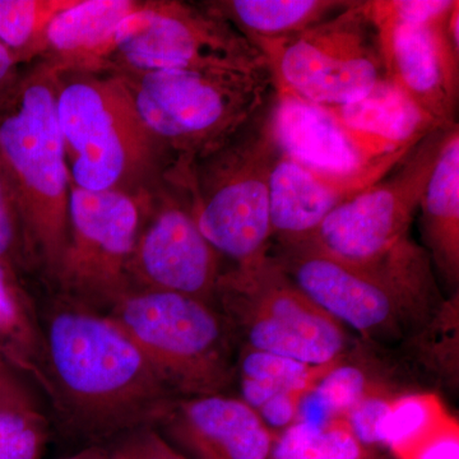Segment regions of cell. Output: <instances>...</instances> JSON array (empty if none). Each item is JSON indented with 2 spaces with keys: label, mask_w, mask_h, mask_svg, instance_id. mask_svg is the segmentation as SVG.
<instances>
[{
  "label": "cell",
  "mask_w": 459,
  "mask_h": 459,
  "mask_svg": "<svg viewBox=\"0 0 459 459\" xmlns=\"http://www.w3.org/2000/svg\"><path fill=\"white\" fill-rule=\"evenodd\" d=\"M56 111L77 188L141 195L171 168L123 83L108 72L59 69Z\"/></svg>",
  "instance_id": "obj_3"
},
{
  "label": "cell",
  "mask_w": 459,
  "mask_h": 459,
  "mask_svg": "<svg viewBox=\"0 0 459 459\" xmlns=\"http://www.w3.org/2000/svg\"><path fill=\"white\" fill-rule=\"evenodd\" d=\"M448 129L430 133L382 180L337 207L303 243L359 264H373L406 243Z\"/></svg>",
  "instance_id": "obj_12"
},
{
  "label": "cell",
  "mask_w": 459,
  "mask_h": 459,
  "mask_svg": "<svg viewBox=\"0 0 459 459\" xmlns=\"http://www.w3.org/2000/svg\"><path fill=\"white\" fill-rule=\"evenodd\" d=\"M188 459H270L274 435L241 398H183L157 427Z\"/></svg>",
  "instance_id": "obj_17"
},
{
  "label": "cell",
  "mask_w": 459,
  "mask_h": 459,
  "mask_svg": "<svg viewBox=\"0 0 459 459\" xmlns=\"http://www.w3.org/2000/svg\"><path fill=\"white\" fill-rule=\"evenodd\" d=\"M373 392L377 389L367 371L337 361L303 395L296 421L325 425L332 420L344 419L352 407Z\"/></svg>",
  "instance_id": "obj_25"
},
{
  "label": "cell",
  "mask_w": 459,
  "mask_h": 459,
  "mask_svg": "<svg viewBox=\"0 0 459 459\" xmlns=\"http://www.w3.org/2000/svg\"><path fill=\"white\" fill-rule=\"evenodd\" d=\"M267 62L204 3L141 0L117 29L102 71L256 72Z\"/></svg>",
  "instance_id": "obj_10"
},
{
  "label": "cell",
  "mask_w": 459,
  "mask_h": 459,
  "mask_svg": "<svg viewBox=\"0 0 459 459\" xmlns=\"http://www.w3.org/2000/svg\"><path fill=\"white\" fill-rule=\"evenodd\" d=\"M373 449L362 446L346 420L325 425L296 421L274 437L270 459H365Z\"/></svg>",
  "instance_id": "obj_24"
},
{
  "label": "cell",
  "mask_w": 459,
  "mask_h": 459,
  "mask_svg": "<svg viewBox=\"0 0 459 459\" xmlns=\"http://www.w3.org/2000/svg\"><path fill=\"white\" fill-rule=\"evenodd\" d=\"M283 273L320 309L365 336L400 328L434 294L424 250L395 253L374 264L344 261L309 243L270 247Z\"/></svg>",
  "instance_id": "obj_6"
},
{
  "label": "cell",
  "mask_w": 459,
  "mask_h": 459,
  "mask_svg": "<svg viewBox=\"0 0 459 459\" xmlns=\"http://www.w3.org/2000/svg\"><path fill=\"white\" fill-rule=\"evenodd\" d=\"M44 411L33 385L0 358V411Z\"/></svg>",
  "instance_id": "obj_33"
},
{
  "label": "cell",
  "mask_w": 459,
  "mask_h": 459,
  "mask_svg": "<svg viewBox=\"0 0 459 459\" xmlns=\"http://www.w3.org/2000/svg\"><path fill=\"white\" fill-rule=\"evenodd\" d=\"M446 27V35H448L452 47L459 53V2L449 12Z\"/></svg>",
  "instance_id": "obj_37"
},
{
  "label": "cell",
  "mask_w": 459,
  "mask_h": 459,
  "mask_svg": "<svg viewBox=\"0 0 459 459\" xmlns=\"http://www.w3.org/2000/svg\"><path fill=\"white\" fill-rule=\"evenodd\" d=\"M425 241L437 268L457 285L459 277V128L446 132L420 204Z\"/></svg>",
  "instance_id": "obj_19"
},
{
  "label": "cell",
  "mask_w": 459,
  "mask_h": 459,
  "mask_svg": "<svg viewBox=\"0 0 459 459\" xmlns=\"http://www.w3.org/2000/svg\"><path fill=\"white\" fill-rule=\"evenodd\" d=\"M272 100L212 152L165 174L186 193L205 240L235 265L261 261L272 247L270 179L280 155Z\"/></svg>",
  "instance_id": "obj_4"
},
{
  "label": "cell",
  "mask_w": 459,
  "mask_h": 459,
  "mask_svg": "<svg viewBox=\"0 0 459 459\" xmlns=\"http://www.w3.org/2000/svg\"><path fill=\"white\" fill-rule=\"evenodd\" d=\"M49 437L45 411H0V459H41Z\"/></svg>",
  "instance_id": "obj_28"
},
{
  "label": "cell",
  "mask_w": 459,
  "mask_h": 459,
  "mask_svg": "<svg viewBox=\"0 0 459 459\" xmlns=\"http://www.w3.org/2000/svg\"><path fill=\"white\" fill-rule=\"evenodd\" d=\"M105 446L110 459H188L157 427L137 429Z\"/></svg>",
  "instance_id": "obj_31"
},
{
  "label": "cell",
  "mask_w": 459,
  "mask_h": 459,
  "mask_svg": "<svg viewBox=\"0 0 459 459\" xmlns=\"http://www.w3.org/2000/svg\"><path fill=\"white\" fill-rule=\"evenodd\" d=\"M216 304L244 347L329 367L347 346L343 325L290 281L270 255L222 272Z\"/></svg>",
  "instance_id": "obj_8"
},
{
  "label": "cell",
  "mask_w": 459,
  "mask_h": 459,
  "mask_svg": "<svg viewBox=\"0 0 459 459\" xmlns=\"http://www.w3.org/2000/svg\"><path fill=\"white\" fill-rule=\"evenodd\" d=\"M448 14L422 25L377 29L386 80L446 129L457 124L459 95V53L446 35Z\"/></svg>",
  "instance_id": "obj_15"
},
{
  "label": "cell",
  "mask_w": 459,
  "mask_h": 459,
  "mask_svg": "<svg viewBox=\"0 0 459 459\" xmlns=\"http://www.w3.org/2000/svg\"><path fill=\"white\" fill-rule=\"evenodd\" d=\"M105 314L180 400L228 388L234 336L214 305L172 292L128 291Z\"/></svg>",
  "instance_id": "obj_7"
},
{
  "label": "cell",
  "mask_w": 459,
  "mask_h": 459,
  "mask_svg": "<svg viewBox=\"0 0 459 459\" xmlns=\"http://www.w3.org/2000/svg\"><path fill=\"white\" fill-rule=\"evenodd\" d=\"M220 255L199 231L188 197L164 179L146 193L126 276L129 291H164L216 304Z\"/></svg>",
  "instance_id": "obj_13"
},
{
  "label": "cell",
  "mask_w": 459,
  "mask_h": 459,
  "mask_svg": "<svg viewBox=\"0 0 459 459\" xmlns=\"http://www.w3.org/2000/svg\"><path fill=\"white\" fill-rule=\"evenodd\" d=\"M331 367H312L286 356L247 347H243L238 364V377L256 380L276 394L282 392L307 394Z\"/></svg>",
  "instance_id": "obj_27"
},
{
  "label": "cell",
  "mask_w": 459,
  "mask_h": 459,
  "mask_svg": "<svg viewBox=\"0 0 459 459\" xmlns=\"http://www.w3.org/2000/svg\"><path fill=\"white\" fill-rule=\"evenodd\" d=\"M271 126L282 155L329 174H353L401 151L412 150L347 128L327 108L276 90Z\"/></svg>",
  "instance_id": "obj_16"
},
{
  "label": "cell",
  "mask_w": 459,
  "mask_h": 459,
  "mask_svg": "<svg viewBox=\"0 0 459 459\" xmlns=\"http://www.w3.org/2000/svg\"><path fill=\"white\" fill-rule=\"evenodd\" d=\"M0 264L25 276L35 271L13 186L0 161Z\"/></svg>",
  "instance_id": "obj_29"
},
{
  "label": "cell",
  "mask_w": 459,
  "mask_h": 459,
  "mask_svg": "<svg viewBox=\"0 0 459 459\" xmlns=\"http://www.w3.org/2000/svg\"><path fill=\"white\" fill-rule=\"evenodd\" d=\"M21 68L22 66L18 65L12 54L0 44V98L16 81Z\"/></svg>",
  "instance_id": "obj_36"
},
{
  "label": "cell",
  "mask_w": 459,
  "mask_h": 459,
  "mask_svg": "<svg viewBox=\"0 0 459 459\" xmlns=\"http://www.w3.org/2000/svg\"><path fill=\"white\" fill-rule=\"evenodd\" d=\"M325 108L347 128L398 147H416L430 133L442 129L430 115L386 78L358 101Z\"/></svg>",
  "instance_id": "obj_21"
},
{
  "label": "cell",
  "mask_w": 459,
  "mask_h": 459,
  "mask_svg": "<svg viewBox=\"0 0 459 459\" xmlns=\"http://www.w3.org/2000/svg\"><path fill=\"white\" fill-rule=\"evenodd\" d=\"M141 0H74L48 27L40 59L60 71H102L117 29Z\"/></svg>",
  "instance_id": "obj_18"
},
{
  "label": "cell",
  "mask_w": 459,
  "mask_h": 459,
  "mask_svg": "<svg viewBox=\"0 0 459 459\" xmlns=\"http://www.w3.org/2000/svg\"><path fill=\"white\" fill-rule=\"evenodd\" d=\"M48 391L63 439L108 446L137 429L159 427L180 398L157 376L108 314L56 294L41 316Z\"/></svg>",
  "instance_id": "obj_1"
},
{
  "label": "cell",
  "mask_w": 459,
  "mask_h": 459,
  "mask_svg": "<svg viewBox=\"0 0 459 459\" xmlns=\"http://www.w3.org/2000/svg\"><path fill=\"white\" fill-rule=\"evenodd\" d=\"M458 0H369L365 12L376 29L422 25L446 17Z\"/></svg>",
  "instance_id": "obj_30"
},
{
  "label": "cell",
  "mask_w": 459,
  "mask_h": 459,
  "mask_svg": "<svg viewBox=\"0 0 459 459\" xmlns=\"http://www.w3.org/2000/svg\"><path fill=\"white\" fill-rule=\"evenodd\" d=\"M253 45L265 57L274 90L320 107L358 101L386 78L377 31L361 0L303 32Z\"/></svg>",
  "instance_id": "obj_9"
},
{
  "label": "cell",
  "mask_w": 459,
  "mask_h": 459,
  "mask_svg": "<svg viewBox=\"0 0 459 459\" xmlns=\"http://www.w3.org/2000/svg\"><path fill=\"white\" fill-rule=\"evenodd\" d=\"M304 394L298 392H282L263 404L256 413L270 430L273 429L283 431L298 420L299 404Z\"/></svg>",
  "instance_id": "obj_35"
},
{
  "label": "cell",
  "mask_w": 459,
  "mask_h": 459,
  "mask_svg": "<svg viewBox=\"0 0 459 459\" xmlns=\"http://www.w3.org/2000/svg\"><path fill=\"white\" fill-rule=\"evenodd\" d=\"M365 459H385L383 458L382 455H377L376 452L373 453V455H369V457Z\"/></svg>",
  "instance_id": "obj_39"
},
{
  "label": "cell",
  "mask_w": 459,
  "mask_h": 459,
  "mask_svg": "<svg viewBox=\"0 0 459 459\" xmlns=\"http://www.w3.org/2000/svg\"><path fill=\"white\" fill-rule=\"evenodd\" d=\"M458 451L457 422L448 419L442 427L402 459H458Z\"/></svg>",
  "instance_id": "obj_34"
},
{
  "label": "cell",
  "mask_w": 459,
  "mask_h": 459,
  "mask_svg": "<svg viewBox=\"0 0 459 459\" xmlns=\"http://www.w3.org/2000/svg\"><path fill=\"white\" fill-rule=\"evenodd\" d=\"M0 358L47 394V351L41 313L23 277L0 264Z\"/></svg>",
  "instance_id": "obj_20"
},
{
  "label": "cell",
  "mask_w": 459,
  "mask_h": 459,
  "mask_svg": "<svg viewBox=\"0 0 459 459\" xmlns=\"http://www.w3.org/2000/svg\"><path fill=\"white\" fill-rule=\"evenodd\" d=\"M352 3L353 0H213L204 4L253 44L303 32Z\"/></svg>",
  "instance_id": "obj_22"
},
{
  "label": "cell",
  "mask_w": 459,
  "mask_h": 459,
  "mask_svg": "<svg viewBox=\"0 0 459 459\" xmlns=\"http://www.w3.org/2000/svg\"><path fill=\"white\" fill-rule=\"evenodd\" d=\"M392 400L394 397L373 392L352 407L344 418L356 439L367 448L379 446L377 430Z\"/></svg>",
  "instance_id": "obj_32"
},
{
  "label": "cell",
  "mask_w": 459,
  "mask_h": 459,
  "mask_svg": "<svg viewBox=\"0 0 459 459\" xmlns=\"http://www.w3.org/2000/svg\"><path fill=\"white\" fill-rule=\"evenodd\" d=\"M412 150L401 151L353 174L314 170L280 152L270 179L272 240L276 246L307 240L337 207L382 180Z\"/></svg>",
  "instance_id": "obj_14"
},
{
  "label": "cell",
  "mask_w": 459,
  "mask_h": 459,
  "mask_svg": "<svg viewBox=\"0 0 459 459\" xmlns=\"http://www.w3.org/2000/svg\"><path fill=\"white\" fill-rule=\"evenodd\" d=\"M147 192H90L71 184L68 241L50 282L56 294L108 313L129 291L126 268Z\"/></svg>",
  "instance_id": "obj_11"
},
{
  "label": "cell",
  "mask_w": 459,
  "mask_h": 459,
  "mask_svg": "<svg viewBox=\"0 0 459 459\" xmlns=\"http://www.w3.org/2000/svg\"><path fill=\"white\" fill-rule=\"evenodd\" d=\"M107 72L123 83L142 123L159 142L171 166L188 165L221 146L274 93L268 68Z\"/></svg>",
  "instance_id": "obj_5"
},
{
  "label": "cell",
  "mask_w": 459,
  "mask_h": 459,
  "mask_svg": "<svg viewBox=\"0 0 459 459\" xmlns=\"http://www.w3.org/2000/svg\"><path fill=\"white\" fill-rule=\"evenodd\" d=\"M65 459H110V457H108L107 446H93L80 449L75 455Z\"/></svg>",
  "instance_id": "obj_38"
},
{
  "label": "cell",
  "mask_w": 459,
  "mask_h": 459,
  "mask_svg": "<svg viewBox=\"0 0 459 459\" xmlns=\"http://www.w3.org/2000/svg\"><path fill=\"white\" fill-rule=\"evenodd\" d=\"M448 419L434 395L394 397L377 430L379 446H389L397 459L404 458Z\"/></svg>",
  "instance_id": "obj_26"
},
{
  "label": "cell",
  "mask_w": 459,
  "mask_h": 459,
  "mask_svg": "<svg viewBox=\"0 0 459 459\" xmlns=\"http://www.w3.org/2000/svg\"><path fill=\"white\" fill-rule=\"evenodd\" d=\"M21 69L0 98V161L16 193L35 270L51 282L68 241L71 178L56 111L57 72Z\"/></svg>",
  "instance_id": "obj_2"
},
{
  "label": "cell",
  "mask_w": 459,
  "mask_h": 459,
  "mask_svg": "<svg viewBox=\"0 0 459 459\" xmlns=\"http://www.w3.org/2000/svg\"><path fill=\"white\" fill-rule=\"evenodd\" d=\"M74 0H0V44L20 66L40 59L48 27Z\"/></svg>",
  "instance_id": "obj_23"
}]
</instances>
